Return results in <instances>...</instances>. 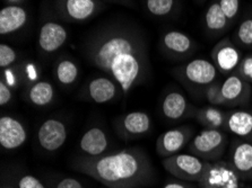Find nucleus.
I'll return each mask as SVG.
<instances>
[{
    "label": "nucleus",
    "mask_w": 252,
    "mask_h": 188,
    "mask_svg": "<svg viewBox=\"0 0 252 188\" xmlns=\"http://www.w3.org/2000/svg\"><path fill=\"white\" fill-rule=\"evenodd\" d=\"M87 53L95 68L119 83L122 94H128L146 77V51L143 42L132 33L111 32L98 36L92 42Z\"/></svg>",
    "instance_id": "f257e3e1"
},
{
    "label": "nucleus",
    "mask_w": 252,
    "mask_h": 188,
    "mask_svg": "<svg viewBox=\"0 0 252 188\" xmlns=\"http://www.w3.org/2000/svg\"><path fill=\"white\" fill-rule=\"evenodd\" d=\"M76 169L108 188H138L153 176L150 160L138 148L95 158L82 157L76 161Z\"/></svg>",
    "instance_id": "f03ea898"
},
{
    "label": "nucleus",
    "mask_w": 252,
    "mask_h": 188,
    "mask_svg": "<svg viewBox=\"0 0 252 188\" xmlns=\"http://www.w3.org/2000/svg\"><path fill=\"white\" fill-rule=\"evenodd\" d=\"M228 143L226 133L217 129H204L193 137L188 151L206 162H216L224 156Z\"/></svg>",
    "instance_id": "7ed1b4c3"
},
{
    "label": "nucleus",
    "mask_w": 252,
    "mask_h": 188,
    "mask_svg": "<svg viewBox=\"0 0 252 188\" xmlns=\"http://www.w3.org/2000/svg\"><path fill=\"white\" fill-rule=\"evenodd\" d=\"M209 163L191 153H178L162 161L164 169L170 175L188 183H199Z\"/></svg>",
    "instance_id": "20e7f679"
},
{
    "label": "nucleus",
    "mask_w": 252,
    "mask_h": 188,
    "mask_svg": "<svg viewBox=\"0 0 252 188\" xmlns=\"http://www.w3.org/2000/svg\"><path fill=\"white\" fill-rule=\"evenodd\" d=\"M197 188H243L242 180L227 161H216L208 164Z\"/></svg>",
    "instance_id": "39448f33"
},
{
    "label": "nucleus",
    "mask_w": 252,
    "mask_h": 188,
    "mask_svg": "<svg viewBox=\"0 0 252 188\" xmlns=\"http://www.w3.org/2000/svg\"><path fill=\"white\" fill-rule=\"evenodd\" d=\"M219 70L212 61L194 59L178 69V78L183 83L191 87L207 88L215 82Z\"/></svg>",
    "instance_id": "423d86ee"
},
{
    "label": "nucleus",
    "mask_w": 252,
    "mask_h": 188,
    "mask_svg": "<svg viewBox=\"0 0 252 188\" xmlns=\"http://www.w3.org/2000/svg\"><path fill=\"white\" fill-rule=\"evenodd\" d=\"M191 126H180L167 130L162 133L156 141V152L161 158L165 159L180 153L193 139Z\"/></svg>",
    "instance_id": "0eeeda50"
},
{
    "label": "nucleus",
    "mask_w": 252,
    "mask_h": 188,
    "mask_svg": "<svg viewBox=\"0 0 252 188\" xmlns=\"http://www.w3.org/2000/svg\"><path fill=\"white\" fill-rule=\"evenodd\" d=\"M242 59L240 49L228 37L219 42L212 51V62L222 75H231L235 72Z\"/></svg>",
    "instance_id": "6e6552de"
},
{
    "label": "nucleus",
    "mask_w": 252,
    "mask_h": 188,
    "mask_svg": "<svg viewBox=\"0 0 252 188\" xmlns=\"http://www.w3.org/2000/svg\"><path fill=\"white\" fill-rule=\"evenodd\" d=\"M225 106H247L251 101V83L247 82L236 72L220 83Z\"/></svg>",
    "instance_id": "1a4fd4ad"
},
{
    "label": "nucleus",
    "mask_w": 252,
    "mask_h": 188,
    "mask_svg": "<svg viewBox=\"0 0 252 188\" xmlns=\"http://www.w3.org/2000/svg\"><path fill=\"white\" fill-rule=\"evenodd\" d=\"M68 132L63 122L57 118H49L42 123L37 130V141L45 151H57L64 144Z\"/></svg>",
    "instance_id": "9d476101"
},
{
    "label": "nucleus",
    "mask_w": 252,
    "mask_h": 188,
    "mask_svg": "<svg viewBox=\"0 0 252 188\" xmlns=\"http://www.w3.org/2000/svg\"><path fill=\"white\" fill-rule=\"evenodd\" d=\"M164 117L169 121H181L187 117L194 116L196 110L187 97L180 91H169L161 103Z\"/></svg>",
    "instance_id": "9b49d317"
},
{
    "label": "nucleus",
    "mask_w": 252,
    "mask_h": 188,
    "mask_svg": "<svg viewBox=\"0 0 252 188\" xmlns=\"http://www.w3.org/2000/svg\"><path fill=\"white\" fill-rule=\"evenodd\" d=\"M28 140V132L16 118L2 116L0 118V144L7 150H15L22 147Z\"/></svg>",
    "instance_id": "f8f14e48"
},
{
    "label": "nucleus",
    "mask_w": 252,
    "mask_h": 188,
    "mask_svg": "<svg viewBox=\"0 0 252 188\" xmlns=\"http://www.w3.org/2000/svg\"><path fill=\"white\" fill-rule=\"evenodd\" d=\"M120 93H122V89L119 83L108 76L96 77L86 85V95L92 102L96 104L112 102Z\"/></svg>",
    "instance_id": "ddd939ff"
},
{
    "label": "nucleus",
    "mask_w": 252,
    "mask_h": 188,
    "mask_svg": "<svg viewBox=\"0 0 252 188\" xmlns=\"http://www.w3.org/2000/svg\"><path fill=\"white\" fill-rule=\"evenodd\" d=\"M68 33L63 25L56 22H48L42 26L39 33V45L45 53H52L66 43Z\"/></svg>",
    "instance_id": "4468645a"
},
{
    "label": "nucleus",
    "mask_w": 252,
    "mask_h": 188,
    "mask_svg": "<svg viewBox=\"0 0 252 188\" xmlns=\"http://www.w3.org/2000/svg\"><path fill=\"white\" fill-rule=\"evenodd\" d=\"M228 162L242 182L252 180V143L247 141L238 142L233 148Z\"/></svg>",
    "instance_id": "2eb2a0df"
},
{
    "label": "nucleus",
    "mask_w": 252,
    "mask_h": 188,
    "mask_svg": "<svg viewBox=\"0 0 252 188\" xmlns=\"http://www.w3.org/2000/svg\"><path fill=\"white\" fill-rule=\"evenodd\" d=\"M162 47L175 57H186L194 51V42L181 30H169L162 37Z\"/></svg>",
    "instance_id": "dca6fc26"
},
{
    "label": "nucleus",
    "mask_w": 252,
    "mask_h": 188,
    "mask_svg": "<svg viewBox=\"0 0 252 188\" xmlns=\"http://www.w3.org/2000/svg\"><path fill=\"white\" fill-rule=\"evenodd\" d=\"M109 147V139L100 128H91L84 133L79 141V149L86 157L95 158L103 156Z\"/></svg>",
    "instance_id": "f3484780"
},
{
    "label": "nucleus",
    "mask_w": 252,
    "mask_h": 188,
    "mask_svg": "<svg viewBox=\"0 0 252 188\" xmlns=\"http://www.w3.org/2000/svg\"><path fill=\"white\" fill-rule=\"evenodd\" d=\"M152 128L150 115L145 112H130L121 117L120 130L128 137L140 136L146 134Z\"/></svg>",
    "instance_id": "a211bd4d"
},
{
    "label": "nucleus",
    "mask_w": 252,
    "mask_h": 188,
    "mask_svg": "<svg viewBox=\"0 0 252 188\" xmlns=\"http://www.w3.org/2000/svg\"><path fill=\"white\" fill-rule=\"evenodd\" d=\"M226 129L234 135L252 143V110H232L227 114Z\"/></svg>",
    "instance_id": "6ab92c4d"
},
{
    "label": "nucleus",
    "mask_w": 252,
    "mask_h": 188,
    "mask_svg": "<svg viewBox=\"0 0 252 188\" xmlns=\"http://www.w3.org/2000/svg\"><path fill=\"white\" fill-rule=\"evenodd\" d=\"M28 22V11L21 6H7L0 11V34L7 35L21 29Z\"/></svg>",
    "instance_id": "aec40b11"
},
{
    "label": "nucleus",
    "mask_w": 252,
    "mask_h": 188,
    "mask_svg": "<svg viewBox=\"0 0 252 188\" xmlns=\"http://www.w3.org/2000/svg\"><path fill=\"white\" fill-rule=\"evenodd\" d=\"M63 11L74 22H85L97 9L96 0H64Z\"/></svg>",
    "instance_id": "412c9836"
},
{
    "label": "nucleus",
    "mask_w": 252,
    "mask_h": 188,
    "mask_svg": "<svg viewBox=\"0 0 252 188\" xmlns=\"http://www.w3.org/2000/svg\"><path fill=\"white\" fill-rule=\"evenodd\" d=\"M227 114L228 113L220 109L217 106H206L197 109L194 117L205 129L220 130L222 128H226Z\"/></svg>",
    "instance_id": "4be33fe9"
},
{
    "label": "nucleus",
    "mask_w": 252,
    "mask_h": 188,
    "mask_svg": "<svg viewBox=\"0 0 252 188\" xmlns=\"http://www.w3.org/2000/svg\"><path fill=\"white\" fill-rule=\"evenodd\" d=\"M230 24L231 23L225 16L220 3L217 1L212 2L205 14L206 29L213 34H219L226 29Z\"/></svg>",
    "instance_id": "5701e85b"
},
{
    "label": "nucleus",
    "mask_w": 252,
    "mask_h": 188,
    "mask_svg": "<svg viewBox=\"0 0 252 188\" xmlns=\"http://www.w3.org/2000/svg\"><path fill=\"white\" fill-rule=\"evenodd\" d=\"M55 87L49 81H37L30 87L28 99L34 106L43 107L50 104L55 98Z\"/></svg>",
    "instance_id": "b1692460"
},
{
    "label": "nucleus",
    "mask_w": 252,
    "mask_h": 188,
    "mask_svg": "<svg viewBox=\"0 0 252 188\" xmlns=\"http://www.w3.org/2000/svg\"><path fill=\"white\" fill-rule=\"evenodd\" d=\"M77 64L70 59L60 60L56 66V78L63 86H71L78 79Z\"/></svg>",
    "instance_id": "393cba45"
},
{
    "label": "nucleus",
    "mask_w": 252,
    "mask_h": 188,
    "mask_svg": "<svg viewBox=\"0 0 252 188\" xmlns=\"http://www.w3.org/2000/svg\"><path fill=\"white\" fill-rule=\"evenodd\" d=\"M175 7V0H146L148 13L156 17H164L172 13Z\"/></svg>",
    "instance_id": "a878e982"
},
{
    "label": "nucleus",
    "mask_w": 252,
    "mask_h": 188,
    "mask_svg": "<svg viewBox=\"0 0 252 188\" xmlns=\"http://www.w3.org/2000/svg\"><path fill=\"white\" fill-rule=\"evenodd\" d=\"M236 44L243 48H252V17L246 18L240 23L235 30Z\"/></svg>",
    "instance_id": "bb28decb"
},
{
    "label": "nucleus",
    "mask_w": 252,
    "mask_h": 188,
    "mask_svg": "<svg viewBox=\"0 0 252 188\" xmlns=\"http://www.w3.org/2000/svg\"><path fill=\"white\" fill-rule=\"evenodd\" d=\"M205 96L207 102L212 106H224V98L220 89V83L214 82L211 86H208L205 90Z\"/></svg>",
    "instance_id": "cd10ccee"
},
{
    "label": "nucleus",
    "mask_w": 252,
    "mask_h": 188,
    "mask_svg": "<svg viewBox=\"0 0 252 188\" xmlns=\"http://www.w3.org/2000/svg\"><path fill=\"white\" fill-rule=\"evenodd\" d=\"M230 23L234 22L240 11V0H217Z\"/></svg>",
    "instance_id": "c85d7f7f"
},
{
    "label": "nucleus",
    "mask_w": 252,
    "mask_h": 188,
    "mask_svg": "<svg viewBox=\"0 0 252 188\" xmlns=\"http://www.w3.org/2000/svg\"><path fill=\"white\" fill-rule=\"evenodd\" d=\"M17 59V53L7 44L0 45V67L6 69L10 67Z\"/></svg>",
    "instance_id": "c756f323"
},
{
    "label": "nucleus",
    "mask_w": 252,
    "mask_h": 188,
    "mask_svg": "<svg viewBox=\"0 0 252 188\" xmlns=\"http://www.w3.org/2000/svg\"><path fill=\"white\" fill-rule=\"evenodd\" d=\"M235 72L247 82L252 83V54L243 56Z\"/></svg>",
    "instance_id": "7c9ffc66"
},
{
    "label": "nucleus",
    "mask_w": 252,
    "mask_h": 188,
    "mask_svg": "<svg viewBox=\"0 0 252 188\" xmlns=\"http://www.w3.org/2000/svg\"><path fill=\"white\" fill-rule=\"evenodd\" d=\"M17 188H45L39 179L32 175H24L18 180Z\"/></svg>",
    "instance_id": "2f4dec72"
},
{
    "label": "nucleus",
    "mask_w": 252,
    "mask_h": 188,
    "mask_svg": "<svg viewBox=\"0 0 252 188\" xmlns=\"http://www.w3.org/2000/svg\"><path fill=\"white\" fill-rule=\"evenodd\" d=\"M13 98V93H11V88L7 83L1 80L0 81V104L1 106H5Z\"/></svg>",
    "instance_id": "473e14b6"
},
{
    "label": "nucleus",
    "mask_w": 252,
    "mask_h": 188,
    "mask_svg": "<svg viewBox=\"0 0 252 188\" xmlns=\"http://www.w3.org/2000/svg\"><path fill=\"white\" fill-rule=\"evenodd\" d=\"M56 188H83V185L79 180L71 177H67L61 179Z\"/></svg>",
    "instance_id": "72a5a7b5"
},
{
    "label": "nucleus",
    "mask_w": 252,
    "mask_h": 188,
    "mask_svg": "<svg viewBox=\"0 0 252 188\" xmlns=\"http://www.w3.org/2000/svg\"><path fill=\"white\" fill-rule=\"evenodd\" d=\"M2 79L1 80H3V81H5L7 85H8L10 88H15V87H17V85H18V82H17V77L16 78H15V75H14V72L11 71V70H9V69H6L5 71H3V74H2Z\"/></svg>",
    "instance_id": "f704fd0d"
},
{
    "label": "nucleus",
    "mask_w": 252,
    "mask_h": 188,
    "mask_svg": "<svg viewBox=\"0 0 252 188\" xmlns=\"http://www.w3.org/2000/svg\"><path fill=\"white\" fill-rule=\"evenodd\" d=\"M163 188H197V187L193 185H190L188 182H183V180H181V182H171L169 184H166Z\"/></svg>",
    "instance_id": "c9c22d12"
},
{
    "label": "nucleus",
    "mask_w": 252,
    "mask_h": 188,
    "mask_svg": "<svg viewBox=\"0 0 252 188\" xmlns=\"http://www.w3.org/2000/svg\"><path fill=\"white\" fill-rule=\"evenodd\" d=\"M2 188H14V187H10V186H3Z\"/></svg>",
    "instance_id": "e433bc0d"
},
{
    "label": "nucleus",
    "mask_w": 252,
    "mask_h": 188,
    "mask_svg": "<svg viewBox=\"0 0 252 188\" xmlns=\"http://www.w3.org/2000/svg\"><path fill=\"white\" fill-rule=\"evenodd\" d=\"M243 188H251V187H249V186H244Z\"/></svg>",
    "instance_id": "4c0bfd02"
},
{
    "label": "nucleus",
    "mask_w": 252,
    "mask_h": 188,
    "mask_svg": "<svg viewBox=\"0 0 252 188\" xmlns=\"http://www.w3.org/2000/svg\"><path fill=\"white\" fill-rule=\"evenodd\" d=\"M138 188H140V187H138Z\"/></svg>",
    "instance_id": "58836bf2"
}]
</instances>
